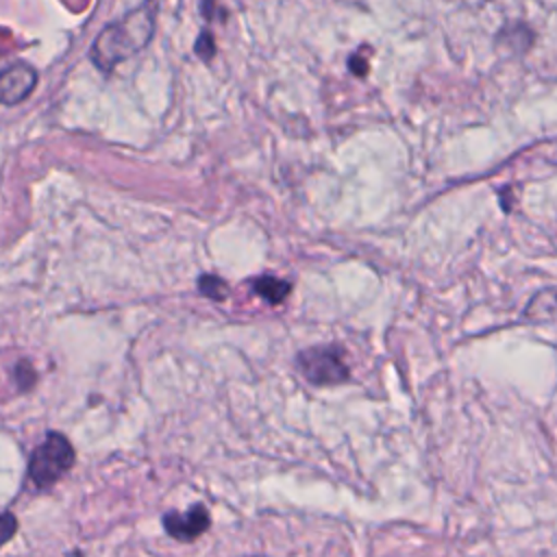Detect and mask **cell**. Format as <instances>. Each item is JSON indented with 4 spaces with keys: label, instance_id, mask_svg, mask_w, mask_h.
<instances>
[{
    "label": "cell",
    "instance_id": "cell-3",
    "mask_svg": "<svg viewBox=\"0 0 557 557\" xmlns=\"http://www.w3.org/2000/svg\"><path fill=\"white\" fill-rule=\"evenodd\" d=\"M300 374L313 385H335L350 376L344 361V350L339 346H313L296 357Z\"/></svg>",
    "mask_w": 557,
    "mask_h": 557
},
{
    "label": "cell",
    "instance_id": "cell-9",
    "mask_svg": "<svg viewBox=\"0 0 557 557\" xmlns=\"http://www.w3.org/2000/svg\"><path fill=\"white\" fill-rule=\"evenodd\" d=\"M15 379H17L20 389H28L35 383L37 374H35V370H33V366L28 361H20L17 368H15Z\"/></svg>",
    "mask_w": 557,
    "mask_h": 557
},
{
    "label": "cell",
    "instance_id": "cell-2",
    "mask_svg": "<svg viewBox=\"0 0 557 557\" xmlns=\"http://www.w3.org/2000/svg\"><path fill=\"white\" fill-rule=\"evenodd\" d=\"M74 461L76 453L70 440L63 433L50 431L30 455L28 476L37 487L48 490L74 466Z\"/></svg>",
    "mask_w": 557,
    "mask_h": 557
},
{
    "label": "cell",
    "instance_id": "cell-4",
    "mask_svg": "<svg viewBox=\"0 0 557 557\" xmlns=\"http://www.w3.org/2000/svg\"><path fill=\"white\" fill-rule=\"evenodd\" d=\"M209 524H211V516H209L207 507L200 503L191 505L185 513L168 511L163 516V527H165L168 535H172L174 540H181V542H194L209 529Z\"/></svg>",
    "mask_w": 557,
    "mask_h": 557
},
{
    "label": "cell",
    "instance_id": "cell-1",
    "mask_svg": "<svg viewBox=\"0 0 557 557\" xmlns=\"http://www.w3.org/2000/svg\"><path fill=\"white\" fill-rule=\"evenodd\" d=\"M154 17L157 9L148 0L135 11L126 13L122 20L109 24L91 46V61L102 72H109L117 63L137 54L154 35Z\"/></svg>",
    "mask_w": 557,
    "mask_h": 557
},
{
    "label": "cell",
    "instance_id": "cell-7",
    "mask_svg": "<svg viewBox=\"0 0 557 557\" xmlns=\"http://www.w3.org/2000/svg\"><path fill=\"white\" fill-rule=\"evenodd\" d=\"M198 289L207 298H213V300H224L228 294V285L220 276H213V274H202L198 278Z\"/></svg>",
    "mask_w": 557,
    "mask_h": 557
},
{
    "label": "cell",
    "instance_id": "cell-5",
    "mask_svg": "<svg viewBox=\"0 0 557 557\" xmlns=\"http://www.w3.org/2000/svg\"><path fill=\"white\" fill-rule=\"evenodd\" d=\"M37 85V72L26 63H15L0 72V104H17L30 96Z\"/></svg>",
    "mask_w": 557,
    "mask_h": 557
},
{
    "label": "cell",
    "instance_id": "cell-8",
    "mask_svg": "<svg viewBox=\"0 0 557 557\" xmlns=\"http://www.w3.org/2000/svg\"><path fill=\"white\" fill-rule=\"evenodd\" d=\"M17 533V520L11 511H0V546Z\"/></svg>",
    "mask_w": 557,
    "mask_h": 557
},
{
    "label": "cell",
    "instance_id": "cell-10",
    "mask_svg": "<svg viewBox=\"0 0 557 557\" xmlns=\"http://www.w3.org/2000/svg\"><path fill=\"white\" fill-rule=\"evenodd\" d=\"M213 50H215V46H213L211 35H209V33H202V35L198 37V41H196V54H200L202 59H211Z\"/></svg>",
    "mask_w": 557,
    "mask_h": 557
},
{
    "label": "cell",
    "instance_id": "cell-6",
    "mask_svg": "<svg viewBox=\"0 0 557 557\" xmlns=\"http://www.w3.org/2000/svg\"><path fill=\"white\" fill-rule=\"evenodd\" d=\"M252 289L270 305H281L287 294L292 292V283L278 278V276H257L252 281Z\"/></svg>",
    "mask_w": 557,
    "mask_h": 557
}]
</instances>
